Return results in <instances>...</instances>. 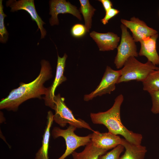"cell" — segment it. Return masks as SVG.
Listing matches in <instances>:
<instances>
[{
    "instance_id": "5bb4252c",
    "label": "cell",
    "mask_w": 159,
    "mask_h": 159,
    "mask_svg": "<svg viewBox=\"0 0 159 159\" xmlns=\"http://www.w3.org/2000/svg\"><path fill=\"white\" fill-rule=\"evenodd\" d=\"M158 34H157L143 39L140 42V56L146 57L148 61L155 66L159 65V56L156 50V41Z\"/></svg>"
},
{
    "instance_id": "7402d4cb",
    "label": "cell",
    "mask_w": 159,
    "mask_h": 159,
    "mask_svg": "<svg viewBox=\"0 0 159 159\" xmlns=\"http://www.w3.org/2000/svg\"><path fill=\"white\" fill-rule=\"evenodd\" d=\"M149 93L152 102L151 111L154 114H159V90L152 91Z\"/></svg>"
},
{
    "instance_id": "ba28073f",
    "label": "cell",
    "mask_w": 159,
    "mask_h": 159,
    "mask_svg": "<svg viewBox=\"0 0 159 159\" xmlns=\"http://www.w3.org/2000/svg\"><path fill=\"white\" fill-rule=\"evenodd\" d=\"M7 7L11 8V11L14 12L20 10H24L30 16L33 21H35L40 30L41 39L44 38L47 34V31L43 25L45 23L38 15L36 10L34 0H9L6 2Z\"/></svg>"
},
{
    "instance_id": "4fadbf2b",
    "label": "cell",
    "mask_w": 159,
    "mask_h": 159,
    "mask_svg": "<svg viewBox=\"0 0 159 159\" xmlns=\"http://www.w3.org/2000/svg\"><path fill=\"white\" fill-rule=\"evenodd\" d=\"M122 138L117 135L109 132L100 133L94 131L91 134V140L95 147L108 150L121 144Z\"/></svg>"
},
{
    "instance_id": "603a6c76",
    "label": "cell",
    "mask_w": 159,
    "mask_h": 159,
    "mask_svg": "<svg viewBox=\"0 0 159 159\" xmlns=\"http://www.w3.org/2000/svg\"><path fill=\"white\" fill-rule=\"evenodd\" d=\"M87 32L85 25L80 24L74 25L71 30V35L75 38L81 37L84 36Z\"/></svg>"
},
{
    "instance_id": "8fae6325",
    "label": "cell",
    "mask_w": 159,
    "mask_h": 159,
    "mask_svg": "<svg viewBox=\"0 0 159 159\" xmlns=\"http://www.w3.org/2000/svg\"><path fill=\"white\" fill-rule=\"evenodd\" d=\"M120 21L122 24L130 30L135 42H140L145 38L158 34L156 30L148 26L143 21L134 16L130 20L122 19Z\"/></svg>"
},
{
    "instance_id": "277c9868",
    "label": "cell",
    "mask_w": 159,
    "mask_h": 159,
    "mask_svg": "<svg viewBox=\"0 0 159 159\" xmlns=\"http://www.w3.org/2000/svg\"><path fill=\"white\" fill-rule=\"evenodd\" d=\"M55 111L53 120L60 126L64 127L68 123L77 128H84L93 131L89 124L80 119H76L72 111L66 106L64 98L59 94L54 99Z\"/></svg>"
},
{
    "instance_id": "d6986e66",
    "label": "cell",
    "mask_w": 159,
    "mask_h": 159,
    "mask_svg": "<svg viewBox=\"0 0 159 159\" xmlns=\"http://www.w3.org/2000/svg\"><path fill=\"white\" fill-rule=\"evenodd\" d=\"M142 83L143 90L149 93L159 90V69L151 72Z\"/></svg>"
},
{
    "instance_id": "3957f363",
    "label": "cell",
    "mask_w": 159,
    "mask_h": 159,
    "mask_svg": "<svg viewBox=\"0 0 159 159\" xmlns=\"http://www.w3.org/2000/svg\"><path fill=\"white\" fill-rule=\"evenodd\" d=\"M159 69V67L148 61L142 63L135 57H129L120 69L121 75L117 84L131 80L144 82L153 71Z\"/></svg>"
},
{
    "instance_id": "ac0fdd59",
    "label": "cell",
    "mask_w": 159,
    "mask_h": 159,
    "mask_svg": "<svg viewBox=\"0 0 159 159\" xmlns=\"http://www.w3.org/2000/svg\"><path fill=\"white\" fill-rule=\"evenodd\" d=\"M80 11L82 15L87 32H89L92 25V17L96 9L90 4L89 0H80Z\"/></svg>"
},
{
    "instance_id": "cb8c5ba5",
    "label": "cell",
    "mask_w": 159,
    "mask_h": 159,
    "mask_svg": "<svg viewBox=\"0 0 159 159\" xmlns=\"http://www.w3.org/2000/svg\"><path fill=\"white\" fill-rule=\"evenodd\" d=\"M120 11L116 9L111 8L106 12L105 16L101 20V22L104 25H106L110 19L117 14Z\"/></svg>"
},
{
    "instance_id": "44dd1931",
    "label": "cell",
    "mask_w": 159,
    "mask_h": 159,
    "mask_svg": "<svg viewBox=\"0 0 159 159\" xmlns=\"http://www.w3.org/2000/svg\"><path fill=\"white\" fill-rule=\"evenodd\" d=\"M124 147L122 145L117 146L111 151L100 156L99 159H119Z\"/></svg>"
},
{
    "instance_id": "7c38bea8",
    "label": "cell",
    "mask_w": 159,
    "mask_h": 159,
    "mask_svg": "<svg viewBox=\"0 0 159 159\" xmlns=\"http://www.w3.org/2000/svg\"><path fill=\"white\" fill-rule=\"evenodd\" d=\"M90 35L101 51L114 50L117 48L120 40V37L112 32L100 33L93 31L90 33Z\"/></svg>"
},
{
    "instance_id": "8992f818",
    "label": "cell",
    "mask_w": 159,
    "mask_h": 159,
    "mask_svg": "<svg viewBox=\"0 0 159 159\" xmlns=\"http://www.w3.org/2000/svg\"><path fill=\"white\" fill-rule=\"evenodd\" d=\"M120 28L122 31L120 42L117 48V52L114 61L117 69L122 67L130 57H136L138 56L135 42L127 28L122 24Z\"/></svg>"
},
{
    "instance_id": "ffe728a7",
    "label": "cell",
    "mask_w": 159,
    "mask_h": 159,
    "mask_svg": "<svg viewBox=\"0 0 159 159\" xmlns=\"http://www.w3.org/2000/svg\"><path fill=\"white\" fill-rule=\"evenodd\" d=\"M2 0H0V41L5 43L7 41L9 33L5 26L4 19L6 15L4 12Z\"/></svg>"
},
{
    "instance_id": "e0dca14e",
    "label": "cell",
    "mask_w": 159,
    "mask_h": 159,
    "mask_svg": "<svg viewBox=\"0 0 159 159\" xmlns=\"http://www.w3.org/2000/svg\"><path fill=\"white\" fill-rule=\"evenodd\" d=\"M107 150L95 147L91 141L82 152L74 151L72 154L73 159H99L100 156L105 154Z\"/></svg>"
},
{
    "instance_id": "9a60e30c",
    "label": "cell",
    "mask_w": 159,
    "mask_h": 159,
    "mask_svg": "<svg viewBox=\"0 0 159 159\" xmlns=\"http://www.w3.org/2000/svg\"><path fill=\"white\" fill-rule=\"evenodd\" d=\"M121 144L125 151L119 159H144L147 152L146 147L141 145H135L122 138Z\"/></svg>"
},
{
    "instance_id": "6da1fadb",
    "label": "cell",
    "mask_w": 159,
    "mask_h": 159,
    "mask_svg": "<svg viewBox=\"0 0 159 159\" xmlns=\"http://www.w3.org/2000/svg\"><path fill=\"white\" fill-rule=\"evenodd\" d=\"M40 63L41 69L38 76L29 83L21 82L18 88L13 89L7 97L1 99L0 109L15 111L20 105L26 100L33 98L41 99L42 95L47 94L48 88L44 85L52 77V69L47 61L42 60Z\"/></svg>"
},
{
    "instance_id": "30bf717a",
    "label": "cell",
    "mask_w": 159,
    "mask_h": 159,
    "mask_svg": "<svg viewBox=\"0 0 159 159\" xmlns=\"http://www.w3.org/2000/svg\"><path fill=\"white\" fill-rule=\"evenodd\" d=\"M67 55L64 53L62 57L57 54V60L56 75L53 82L51 86L48 87L47 94L43 98L45 105L53 109L54 106V99L55 92L57 87L67 79L64 73Z\"/></svg>"
},
{
    "instance_id": "5b68a950",
    "label": "cell",
    "mask_w": 159,
    "mask_h": 159,
    "mask_svg": "<svg viewBox=\"0 0 159 159\" xmlns=\"http://www.w3.org/2000/svg\"><path fill=\"white\" fill-rule=\"evenodd\" d=\"M77 128L69 125L65 130L55 127L52 131V135L54 139L63 137L65 140L66 149L64 153L58 159H65L79 147L87 145L91 141V134L85 136H80L74 132Z\"/></svg>"
},
{
    "instance_id": "2e32d148",
    "label": "cell",
    "mask_w": 159,
    "mask_h": 159,
    "mask_svg": "<svg viewBox=\"0 0 159 159\" xmlns=\"http://www.w3.org/2000/svg\"><path fill=\"white\" fill-rule=\"evenodd\" d=\"M54 115L51 111L48 112L47 126L43 137L42 145L36 154V159H49L48 151L50 135V129L53 120Z\"/></svg>"
},
{
    "instance_id": "9c48e42d",
    "label": "cell",
    "mask_w": 159,
    "mask_h": 159,
    "mask_svg": "<svg viewBox=\"0 0 159 159\" xmlns=\"http://www.w3.org/2000/svg\"><path fill=\"white\" fill-rule=\"evenodd\" d=\"M50 12L51 16L49 19L51 26L58 25L59 21L58 15L60 14H69L80 20L82 18L77 7L65 0H52L49 1Z\"/></svg>"
},
{
    "instance_id": "7a4b0ae2",
    "label": "cell",
    "mask_w": 159,
    "mask_h": 159,
    "mask_svg": "<svg viewBox=\"0 0 159 159\" xmlns=\"http://www.w3.org/2000/svg\"><path fill=\"white\" fill-rule=\"evenodd\" d=\"M123 100L122 95H119L115 98L112 106L107 110L91 113V120L94 124L104 125L107 128L108 132L115 135H120L131 143L141 145L143 139L142 135L128 130L121 122L120 108Z\"/></svg>"
},
{
    "instance_id": "52a82bcc",
    "label": "cell",
    "mask_w": 159,
    "mask_h": 159,
    "mask_svg": "<svg viewBox=\"0 0 159 159\" xmlns=\"http://www.w3.org/2000/svg\"><path fill=\"white\" fill-rule=\"evenodd\" d=\"M121 75L120 69L115 70L107 66L101 80L95 90L84 95L85 101H88L97 96L110 94L115 89V85Z\"/></svg>"
},
{
    "instance_id": "d4e9b609",
    "label": "cell",
    "mask_w": 159,
    "mask_h": 159,
    "mask_svg": "<svg viewBox=\"0 0 159 159\" xmlns=\"http://www.w3.org/2000/svg\"><path fill=\"white\" fill-rule=\"evenodd\" d=\"M98 1L100 2L102 4L105 12L107 11L112 7V4L110 0H99Z\"/></svg>"
}]
</instances>
